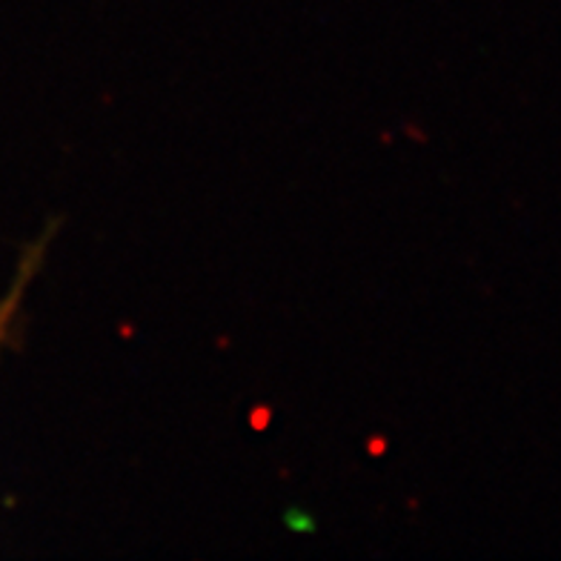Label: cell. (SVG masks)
<instances>
[{"instance_id": "1", "label": "cell", "mask_w": 561, "mask_h": 561, "mask_svg": "<svg viewBox=\"0 0 561 561\" xmlns=\"http://www.w3.org/2000/svg\"><path fill=\"white\" fill-rule=\"evenodd\" d=\"M37 261H41V247H35V250H32L30 261H23L21 275H18V280L12 284V289H9V296L0 301V344L9 339V333H12V321H15V312H18V307H21L23 293H26V287H30Z\"/></svg>"}]
</instances>
